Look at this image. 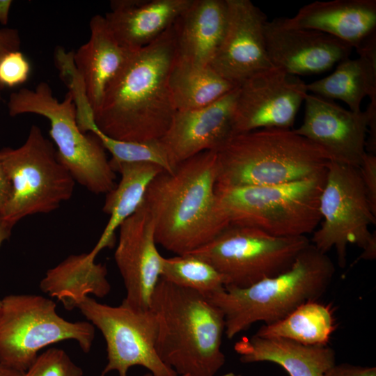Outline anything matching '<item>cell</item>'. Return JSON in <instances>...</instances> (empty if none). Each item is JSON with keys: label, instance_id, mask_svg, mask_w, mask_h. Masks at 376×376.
<instances>
[{"label": "cell", "instance_id": "cell-24", "mask_svg": "<svg viewBox=\"0 0 376 376\" xmlns=\"http://www.w3.org/2000/svg\"><path fill=\"white\" fill-rule=\"evenodd\" d=\"M359 57L345 58L330 75L306 84L313 94L345 102L350 110L360 111L366 96L376 101V33L355 48Z\"/></svg>", "mask_w": 376, "mask_h": 376}, {"label": "cell", "instance_id": "cell-33", "mask_svg": "<svg viewBox=\"0 0 376 376\" xmlns=\"http://www.w3.org/2000/svg\"><path fill=\"white\" fill-rule=\"evenodd\" d=\"M358 169L368 201L376 215V155L366 152Z\"/></svg>", "mask_w": 376, "mask_h": 376}, {"label": "cell", "instance_id": "cell-8", "mask_svg": "<svg viewBox=\"0 0 376 376\" xmlns=\"http://www.w3.org/2000/svg\"><path fill=\"white\" fill-rule=\"evenodd\" d=\"M0 163L11 185L0 221L12 228L24 217L56 210L72 196L76 182L36 125L21 146L0 150Z\"/></svg>", "mask_w": 376, "mask_h": 376}, {"label": "cell", "instance_id": "cell-10", "mask_svg": "<svg viewBox=\"0 0 376 376\" xmlns=\"http://www.w3.org/2000/svg\"><path fill=\"white\" fill-rule=\"evenodd\" d=\"M310 243L306 236L277 237L230 224L187 253L212 265L224 276L225 288H244L288 270Z\"/></svg>", "mask_w": 376, "mask_h": 376}, {"label": "cell", "instance_id": "cell-12", "mask_svg": "<svg viewBox=\"0 0 376 376\" xmlns=\"http://www.w3.org/2000/svg\"><path fill=\"white\" fill-rule=\"evenodd\" d=\"M80 312L102 333L107 344V364L100 376L116 370L127 376L130 368L140 366L153 376H178L156 350L157 321L149 308H134L123 301L116 306L85 296L77 305Z\"/></svg>", "mask_w": 376, "mask_h": 376}, {"label": "cell", "instance_id": "cell-21", "mask_svg": "<svg viewBox=\"0 0 376 376\" xmlns=\"http://www.w3.org/2000/svg\"><path fill=\"white\" fill-rule=\"evenodd\" d=\"M226 18V0H191L173 24L175 60L209 65L223 38Z\"/></svg>", "mask_w": 376, "mask_h": 376}, {"label": "cell", "instance_id": "cell-31", "mask_svg": "<svg viewBox=\"0 0 376 376\" xmlns=\"http://www.w3.org/2000/svg\"><path fill=\"white\" fill-rule=\"evenodd\" d=\"M82 369L61 349L49 348L38 355L22 376H82Z\"/></svg>", "mask_w": 376, "mask_h": 376}, {"label": "cell", "instance_id": "cell-34", "mask_svg": "<svg viewBox=\"0 0 376 376\" xmlns=\"http://www.w3.org/2000/svg\"><path fill=\"white\" fill-rule=\"evenodd\" d=\"M323 376H376V368L345 363L335 364Z\"/></svg>", "mask_w": 376, "mask_h": 376}, {"label": "cell", "instance_id": "cell-17", "mask_svg": "<svg viewBox=\"0 0 376 376\" xmlns=\"http://www.w3.org/2000/svg\"><path fill=\"white\" fill-rule=\"evenodd\" d=\"M265 38L272 66L298 77L329 70L350 58L353 49L323 32L288 26L281 18L266 22Z\"/></svg>", "mask_w": 376, "mask_h": 376}, {"label": "cell", "instance_id": "cell-26", "mask_svg": "<svg viewBox=\"0 0 376 376\" xmlns=\"http://www.w3.org/2000/svg\"><path fill=\"white\" fill-rule=\"evenodd\" d=\"M107 275L106 266L95 263L88 253L73 254L48 269L40 288L71 311L88 294L100 298L107 296L111 290Z\"/></svg>", "mask_w": 376, "mask_h": 376}, {"label": "cell", "instance_id": "cell-23", "mask_svg": "<svg viewBox=\"0 0 376 376\" xmlns=\"http://www.w3.org/2000/svg\"><path fill=\"white\" fill-rule=\"evenodd\" d=\"M89 26L90 38L74 53V62L95 112L100 105L107 86L132 52L119 44L104 16L94 15Z\"/></svg>", "mask_w": 376, "mask_h": 376}, {"label": "cell", "instance_id": "cell-18", "mask_svg": "<svg viewBox=\"0 0 376 376\" xmlns=\"http://www.w3.org/2000/svg\"><path fill=\"white\" fill-rule=\"evenodd\" d=\"M238 89L239 86L204 107L176 111L159 139L174 168L200 152L217 150L233 135V116Z\"/></svg>", "mask_w": 376, "mask_h": 376}, {"label": "cell", "instance_id": "cell-28", "mask_svg": "<svg viewBox=\"0 0 376 376\" xmlns=\"http://www.w3.org/2000/svg\"><path fill=\"white\" fill-rule=\"evenodd\" d=\"M335 329L331 307L311 301L301 304L283 319L262 325L255 334L286 338L306 345H328Z\"/></svg>", "mask_w": 376, "mask_h": 376}, {"label": "cell", "instance_id": "cell-6", "mask_svg": "<svg viewBox=\"0 0 376 376\" xmlns=\"http://www.w3.org/2000/svg\"><path fill=\"white\" fill-rule=\"evenodd\" d=\"M327 169L288 183L244 187L216 185L217 205L228 224L258 228L277 237L306 236L320 223V198Z\"/></svg>", "mask_w": 376, "mask_h": 376}, {"label": "cell", "instance_id": "cell-39", "mask_svg": "<svg viewBox=\"0 0 376 376\" xmlns=\"http://www.w3.org/2000/svg\"><path fill=\"white\" fill-rule=\"evenodd\" d=\"M24 373L0 363V376H22Z\"/></svg>", "mask_w": 376, "mask_h": 376}, {"label": "cell", "instance_id": "cell-20", "mask_svg": "<svg viewBox=\"0 0 376 376\" xmlns=\"http://www.w3.org/2000/svg\"><path fill=\"white\" fill-rule=\"evenodd\" d=\"M281 19L288 26L319 31L357 48L376 33V1H316Z\"/></svg>", "mask_w": 376, "mask_h": 376}, {"label": "cell", "instance_id": "cell-29", "mask_svg": "<svg viewBox=\"0 0 376 376\" xmlns=\"http://www.w3.org/2000/svg\"><path fill=\"white\" fill-rule=\"evenodd\" d=\"M208 297L225 288L224 276L210 263L191 254L164 258L161 277Z\"/></svg>", "mask_w": 376, "mask_h": 376}, {"label": "cell", "instance_id": "cell-35", "mask_svg": "<svg viewBox=\"0 0 376 376\" xmlns=\"http://www.w3.org/2000/svg\"><path fill=\"white\" fill-rule=\"evenodd\" d=\"M20 46L21 38L17 29L13 28L0 29V61L6 54L19 50ZM2 89L3 88L0 85V95Z\"/></svg>", "mask_w": 376, "mask_h": 376}, {"label": "cell", "instance_id": "cell-7", "mask_svg": "<svg viewBox=\"0 0 376 376\" xmlns=\"http://www.w3.org/2000/svg\"><path fill=\"white\" fill-rule=\"evenodd\" d=\"M7 106L10 116L33 113L49 120L58 159L76 182L95 194H107L114 188L116 174L105 149L95 135L80 130L69 92L59 101L49 84L41 81L33 89L24 88L12 93Z\"/></svg>", "mask_w": 376, "mask_h": 376}, {"label": "cell", "instance_id": "cell-22", "mask_svg": "<svg viewBox=\"0 0 376 376\" xmlns=\"http://www.w3.org/2000/svg\"><path fill=\"white\" fill-rule=\"evenodd\" d=\"M234 349L242 363H274L289 376H323L336 364L335 351L328 345H306L282 337L254 334L236 342Z\"/></svg>", "mask_w": 376, "mask_h": 376}, {"label": "cell", "instance_id": "cell-37", "mask_svg": "<svg viewBox=\"0 0 376 376\" xmlns=\"http://www.w3.org/2000/svg\"><path fill=\"white\" fill-rule=\"evenodd\" d=\"M12 3L11 0H0V23L3 25H6L8 22Z\"/></svg>", "mask_w": 376, "mask_h": 376}, {"label": "cell", "instance_id": "cell-13", "mask_svg": "<svg viewBox=\"0 0 376 376\" xmlns=\"http://www.w3.org/2000/svg\"><path fill=\"white\" fill-rule=\"evenodd\" d=\"M308 94L298 76L276 68L243 81L238 89L233 116V134L260 129H290Z\"/></svg>", "mask_w": 376, "mask_h": 376}, {"label": "cell", "instance_id": "cell-5", "mask_svg": "<svg viewBox=\"0 0 376 376\" xmlns=\"http://www.w3.org/2000/svg\"><path fill=\"white\" fill-rule=\"evenodd\" d=\"M217 185H272L302 180L327 169L318 146L291 129H260L233 134L215 151Z\"/></svg>", "mask_w": 376, "mask_h": 376}, {"label": "cell", "instance_id": "cell-36", "mask_svg": "<svg viewBox=\"0 0 376 376\" xmlns=\"http://www.w3.org/2000/svg\"><path fill=\"white\" fill-rule=\"evenodd\" d=\"M10 194V182L0 163V210L9 200Z\"/></svg>", "mask_w": 376, "mask_h": 376}, {"label": "cell", "instance_id": "cell-3", "mask_svg": "<svg viewBox=\"0 0 376 376\" xmlns=\"http://www.w3.org/2000/svg\"><path fill=\"white\" fill-rule=\"evenodd\" d=\"M150 309L157 321L156 350L178 375L215 376L225 363V320L207 297L162 278Z\"/></svg>", "mask_w": 376, "mask_h": 376}, {"label": "cell", "instance_id": "cell-15", "mask_svg": "<svg viewBox=\"0 0 376 376\" xmlns=\"http://www.w3.org/2000/svg\"><path fill=\"white\" fill-rule=\"evenodd\" d=\"M304 102L303 123L294 132L320 147L330 162L358 168L366 152L368 110H347L315 94Z\"/></svg>", "mask_w": 376, "mask_h": 376}, {"label": "cell", "instance_id": "cell-9", "mask_svg": "<svg viewBox=\"0 0 376 376\" xmlns=\"http://www.w3.org/2000/svg\"><path fill=\"white\" fill-rule=\"evenodd\" d=\"M56 303L33 294L9 295L0 304V363L25 372L38 352L52 344L76 340L88 352L95 327L86 321L70 322L56 311Z\"/></svg>", "mask_w": 376, "mask_h": 376}, {"label": "cell", "instance_id": "cell-1", "mask_svg": "<svg viewBox=\"0 0 376 376\" xmlns=\"http://www.w3.org/2000/svg\"><path fill=\"white\" fill-rule=\"evenodd\" d=\"M175 58L173 25L150 45L132 52L94 112L97 128L120 141L160 139L177 111L169 86Z\"/></svg>", "mask_w": 376, "mask_h": 376}, {"label": "cell", "instance_id": "cell-41", "mask_svg": "<svg viewBox=\"0 0 376 376\" xmlns=\"http://www.w3.org/2000/svg\"><path fill=\"white\" fill-rule=\"evenodd\" d=\"M0 101H1V95H0Z\"/></svg>", "mask_w": 376, "mask_h": 376}, {"label": "cell", "instance_id": "cell-14", "mask_svg": "<svg viewBox=\"0 0 376 376\" xmlns=\"http://www.w3.org/2000/svg\"><path fill=\"white\" fill-rule=\"evenodd\" d=\"M224 34L210 66L240 86L249 77L274 68L265 38L267 15L249 0H226Z\"/></svg>", "mask_w": 376, "mask_h": 376}, {"label": "cell", "instance_id": "cell-30", "mask_svg": "<svg viewBox=\"0 0 376 376\" xmlns=\"http://www.w3.org/2000/svg\"><path fill=\"white\" fill-rule=\"evenodd\" d=\"M83 133L91 132L95 135L105 150L112 155L111 159L120 162H145L159 166L165 171L172 172L174 167L159 139L146 142L125 141L114 139L102 132L93 117L79 125Z\"/></svg>", "mask_w": 376, "mask_h": 376}, {"label": "cell", "instance_id": "cell-16", "mask_svg": "<svg viewBox=\"0 0 376 376\" xmlns=\"http://www.w3.org/2000/svg\"><path fill=\"white\" fill-rule=\"evenodd\" d=\"M118 229L114 259L126 290L123 301L136 309H149L164 258L157 248L152 218L142 203Z\"/></svg>", "mask_w": 376, "mask_h": 376}, {"label": "cell", "instance_id": "cell-27", "mask_svg": "<svg viewBox=\"0 0 376 376\" xmlns=\"http://www.w3.org/2000/svg\"><path fill=\"white\" fill-rule=\"evenodd\" d=\"M169 86L177 110L207 106L238 86L226 80L210 65L195 66L174 61Z\"/></svg>", "mask_w": 376, "mask_h": 376}, {"label": "cell", "instance_id": "cell-32", "mask_svg": "<svg viewBox=\"0 0 376 376\" xmlns=\"http://www.w3.org/2000/svg\"><path fill=\"white\" fill-rule=\"evenodd\" d=\"M30 72L31 65L25 56L19 50L11 52L0 61V85L3 88L22 84Z\"/></svg>", "mask_w": 376, "mask_h": 376}, {"label": "cell", "instance_id": "cell-40", "mask_svg": "<svg viewBox=\"0 0 376 376\" xmlns=\"http://www.w3.org/2000/svg\"><path fill=\"white\" fill-rule=\"evenodd\" d=\"M143 376H153V375L150 373H148L145 374ZM178 376H189V375H178ZM221 376H235V374H233L232 373H227V374H225V375H221Z\"/></svg>", "mask_w": 376, "mask_h": 376}, {"label": "cell", "instance_id": "cell-11", "mask_svg": "<svg viewBox=\"0 0 376 376\" xmlns=\"http://www.w3.org/2000/svg\"><path fill=\"white\" fill-rule=\"evenodd\" d=\"M320 226L310 240L318 250L327 253L335 249L338 264L347 263L350 244L363 249L360 258L376 257V235L370 226L376 215L368 201L358 168L329 162L320 198Z\"/></svg>", "mask_w": 376, "mask_h": 376}, {"label": "cell", "instance_id": "cell-2", "mask_svg": "<svg viewBox=\"0 0 376 376\" xmlns=\"http://www.w3.org/2000/svg\"><path fill=\"white\" fill-rule=\"evenodd\" d=\"M215 151H204L162 171L150 183L143 205L153 220L157 244L177 255L210 242L228 224L217 205Z\"/></svg>", "mask_w": 376, "mask_h": 376}, {"label": "cell", "instance_id": "cell-4", "mask_svg": "<svg viewBox=\"0 0 376 376\" xmlns=\"http://www.w3.org/2000/svg\"><path fill=\"white\" fill-rule=\"evenodd\" d=\"M335 272L327 254L310 243L285 272L247 288H224L207 298L223 313L224 333L232 339L256 322L273 324L301 304L318 301Z\"/></svg>", "mask_w": 376, "mask_h": 376}, {"label": "cell", "instance_id": "cell-38", "mask_svg": "<svg viewBox=\"0 0 376 376\" xmlns=\"http://www.w3.org/2000/svg\"><path fill=\"white\" fill-rule=\"evenodd\" d=\"M12 227L0 221V246L2 243L8 240L11 234ZM1 304V300H0Z\"/></svg>", "mask_w": 376, "mask_h": 376}, {"label": "cell", "instance_id": "cell-25", "mask_svg": "<svg viewBox=\"0 0 376 376\" xmlns=\"http://www.w3.org/2000/svg\"><path fill=\"white\" fill-rule=\"evenodd\" d=\"M109 163L121 178L106 194L102 211L109 215V219L97 244L88 253L93 259L102 249L113 246L116 230L139 209L151 181L164 171L150 163L120 162L113 159Z\"/></svg>", "mask_w": 376, "mask_h": 376}, {"label": "cell", "instance_id": "cell-19", "mask_svg": "<svg viewBox=\"0 0 376 376\" xmlns=\"http://www.w3.org/2000/svg\"><path fill=\"white\" fill-rule=\"evenodd\" d=\"M191 0H113L104 17L119 44L130 52L155 41L190 4Z\"/></svg>", "mask_w": 376, "mask_h": 376}]
</instances>
